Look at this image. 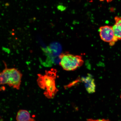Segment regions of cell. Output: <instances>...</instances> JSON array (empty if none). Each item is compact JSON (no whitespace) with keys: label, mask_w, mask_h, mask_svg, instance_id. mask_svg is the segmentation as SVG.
Wrapping results in <instances>:
<instances>
[{"label":"cell","mask_w":121,"mask_h":121,"mask_svg":"<svg viewBox=\"0 0 121 121\" xmlns=\"http://www.w3.org/2000/svg\"></svg>","instance_id":"cell-11"},{"label":"cell","mask_w":121,"mask_h":121,"mask_svg":"<svg viewBox=\"0 0 121 121\" xmlns=\"http://www.w3.org/2000/svg\"><path fill=\"white\" fill-rule=\"evenodd\" d=\"M57 73L56 69L52 68L49 70H45L44 75L37 74L38 86L44 91L43 94L48 99L53 98L58 91L56 85Z\"/></svg>","instance_id":"cell-1"},{"label":"cell","mask_w":121,"mask_h":121,"mask_svg":"<svg viewBox=\"0 0 121 121\" xmlns=\"http://www.w3.org/2000/svg\"><path fill=\"white\" fill-rule=\"evenodd\" d=\"M87 121H110L109 120H106L105 119H99V120H93L92 119H88Z\"/></svg>","instance_id":"cell-9"},{"label":"cell","mask_w":121,"mask_h":121,"mask_svg":"<svg viewBox=\"0 0 121 121\" xmlns=\"http://www.w3.org/2000/svg\"><path fill=\"white\" fill-rule=\"evenodd\" d=\"M99 32L101 40L108 43L110 46L114 45L118 40L115 35L112 27L107 25L101 26Z\"/></svg>","instance_id":"cell-4"},{"label":"cell","mask_w":121,"mask_h":121,"mask_svg":"<svg viewBox=\"0 0 121 121\" xmlns=\"http://www.w3.org/2000/svg\"><path fill=\"white\" fill-rule=\"evenodd\" d=\"M99 0L101 1H103L105 0L108 3L111 2L113 0Z\"/></svg>","instance_id":"cell-10"},{"label":"cell","mask_w":121,"mask_h":121,"mask_svg":"<svg viewBox=\"0 0 121 121\" xmlns=\"http://www.w3.org/2000/svg\"><path fill=\"white\" fill-rule=\"evenodd\" d=\"M17 121H36L31 117L30 113L26 110H21L18 112L16 117Z\"/></svg>","instance_id":"cell-6"},{"label":"cell","mask_w":121,"mask_h":121,"mask_svg":"<svg viewBox=\"0 0 121 121\" xmlns=\"http://www.w3.org/2000/svg\"><path fill=\"white\" fill-rule=\"evenodd\" d=\"M80 80L84 83L86 90L88 93H92L95 92L96 86L94 79L90 75H88L85 77H83Z\"/></svg>","instance_id":"cell-5"},{"label":"cell","mask_w":121,"mask_h":121,"mask_svg":"<svg viewBox=\"0 0 121 121\" xmlns=\"http://www.w3.org/2000/svg\"><path fill=\"white\" fill-rule=\"evenodd\" d=\"M22 74L16 68L4 69L0 74L1 85L7 84L10 87L19 90L22 82Z\"/></svg>","instance_id":"cell-2"},{"label":"cell","mask_w":121,"mask_h":121,"mask_svg":"<svg viewBox=\"0 0 121 121\" xmlns=\"http://www.w3.org/2000/svg\"><path fill=\"white\" fill-rule=\"evenodd\" d=\"M57 9H58L59 10H60V11H63L66 9V7H65L63 5H60L57 7Z\"/></svg>","instance_id":"cell-8"},{"label":"cell","mask_w":121,"mask_h":121,"mask_svg":"<svg viewBox=\"0 0 121 121\" xmlns=\"http://www.w3.org/2000/svg\"><path fill=\"white\" fill-rule=\"evenodd\" d=\"M60 65L64 70L72 71L81 67L84 63L81 56L68 53H63L59 56Z\"/></svg>","instance_id":"cell-3"},{"label":"cell","mask_w":121,"mask_h":121,"mask_svg":"<svg viewBox=\"0 0 121 121\" xmlns=\"http://www.w3.org/2000/svg\"><path fill=\"white\" fill-rule=\"evenodd\" d=\"M115 23L112 27L114 34L118 40H121V17L116 16L114 18Z\"/></svg>","instance_id":"cell-7"}]
</instances>
